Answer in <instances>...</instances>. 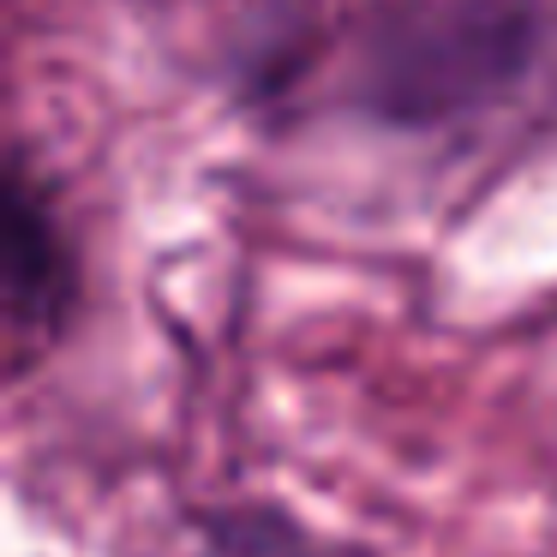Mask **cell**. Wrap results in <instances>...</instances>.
<instances>
[{
    "label": "cell",
    "mask_w": 557,
    "mask_h": 557,
    "mask_svg": "<svg viewBox=\"0 0 557 557\" xmlns=\"http://www.w3.org/2000/svg\"><path fill=\"white\" fill-rule=\"evenodd\" d=\"M528 7L432 0L377 30L366 54V90L377 109L408 114V121L485 102L504 78L528 66Z\"/></svg>",
    "instance_id": "1"
},
{
    "label": "cell",
    "mask_w": 557,
    "mask_h": 557,
    "mask_svg": "<svg viewBox=\"0 0 557 557\" xmlns=\"http://www.w3.org/2000/svg\"><path fill=\"white\" fill-rule=\"evenodd\" d=\"M73 312V252L61 240L49 198L30 193V174L13 169L7 186V324L25 348L30 336H54Z\"/></svg>",
    "instance_id": "2"
}]
</instances>
